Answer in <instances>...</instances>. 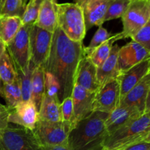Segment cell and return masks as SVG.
I'll return each mask as SVG.
<instances>
[{
	"instance_id": "obj_17",
	"label": "cell",
	"mask_w": 150,
	"mask_h": 150,
	"mask_svg": "<svg viewBox=\"0 0 150 150\" xmlns=\"http://www.w3.org/2000/svg\"><path fill=\"white\" fill-rule=\"evenodd\" d=\"M150 89V70L120 102V105L133 106L145 114V103Z\"/></svg>"
},
{
	"instance_id": "obj_16",
	"label": "cell",
	"mask_w": 150,
	"mask_h": 150,
	"mask_svg": "<svg viewBox=\"0 0 150 150\" xmlns=\"http://www.w3.org/2000/svg\"><path fill=\"white\" fill-rule=\"evenodd\" d=\"M142 115L144 114L135 107L120 105L114 111L108 114L105 120V125L108 135Z\"/></svg>"
},
{
	"instance_id": "obj_3",
	"label": "cell",
	"mask_w": 150,
	"mask_h": 150,
	"mask_svg": "<svg viewBox=\"0 0 150 150\" xmlns=\"http://www.w3.org/2000/svg\"><path fill=\"white\" fill-rule=\"evenodd\" d=\"M57 26L74 42H83L86 35L83 9L73 3L57 4Z\"/></svg>"
},
{
	"instance_id": "obj_2",
	"label": "cell",
	"mask_w": 150,
	"mask_h": 150,
	"mask_svg": "<svg viewBox=\"0 0 150 150\" xmlns=\"http://www.w3.org/2000/svg\"><path fill=\"white\" fill-rule=\"evenodd\" d=\"M108 114L94 111L70 130L67 146L70 150H101L108 133L105 122Z\"/></svg>"
},
{
	"instance_id": "obj_35",
	"label": "cell",
	"mask_w": 150,
	"mask_h": 150,
	"mask_svg": "<svg viewBox=\"0 0 150 150\" xmlns=\"http://www.w3.org/2000/svg\"><path fill=\"white\" fill-rule=\"evenodd\" d=\"M9 114L10 110L7 107L0 103V130H4L9 126Z\"/></svg>"
},
{
	"instance_id": "obj_18",
	"label": "cell",
	"mask_w": 150,
	"mask_h": 150,
	"mask_svg": "<svg viewBox=\"0 0 150 150\" xmlns=\"http://www.w3.org/2000/svg\"><path fill=\"white\" fill-rule=\"evenodd\" d=\"M120 47L117 44L113 45L109 57L103 64L97 68V79L100 87L115 79L121 74L118 64V53Z\"/></svg>"
},
{
	"instance_id": "obj_8",
	"label": "cell",
	"mask_w": 150,
	"mask_h": 150,
	"mask_svg": "<svg viewBox=\"0 0 150 150\" xmlns=\"http://www.w3.org/2000/svg\"><path fill=\"white\" fill-rule=\"evenodd\" d=\"M1 150H40L33 132L23 127L0 130Z\"/></svg>"
},
{
	"instance_id": "obj_36",
	"label": "cell",
	"mask_w": 150,
	"mask_h": 150,
	"mask_svg": "<svg viewBox=\"0 0 150 150\" xmlns=\"http://www.w3.org/2000/svg\"><path fill=\"white\" fill-rule=\"evenodd\" d=\"M123 150H150V142L144 140L135 142L123 148Z\"/></svg>"
},
{
	"instance_id": "obj_30",
	"label": "cell",
	"mask_w": 150,
	"mask_h": 150,
	"mask_svg": "<svg viewBox=\"0 0 150 150\" xmlns=\"http://www.w3.org/2000/svg\"><path fill=\"white\" fill-rule=\"evenodd\" d=\"M112 35L106 30L102 26H100L94 35L93 38L91 40L89 45L87 47H83V54L87 57H89L90 54L98 48V46L101 45L103 42L106 41L109 39Z\"/></svg>"
},
{
	"instance_id": "obj_21",
	"label": "cell",
	"mask_w": 150,
	"mask_h": 150,
	"mask_svg": "<svg viewBox=\"0 0 150 150\" xmlns=\"http://www.w3.org/2000/svg\"><path fill=\"white\" fill-rule=\"evenodd\" d=\"M60 102L58 99L44 95L39 109V120L50 122H62Z\"/></svg>"
},
{
	"instance_id": "obj_4",
	"label": "cell",
	"mask_w": 150,
	"mask_h": 150,
	"mask_svg": "<svg viewBox=\"0 0 150 150\" xmlns=\"http://www.w3.org/2000/svg\"><path fill=\"white\" fill-rule=\"evenodd\" d=\"M150 131V118L144 114L108 135L103 147L108 149L125 147L144 139Z\"/></svg>"
},
{
	"instance_id": "obj_49",
	"label": "cell",
	"mask_w": 150,
	"mask_h": 150,
	"mask_svg": "<svg viewBox=\"0 0 150 150\" xmlns=\"http://www.w3.org/2000/svg\"><path fill=\"white\" fill-rule=\"evenodd\" d=\"M149 70H150V63H149Z\"/></svg>"
},
{
	"instance_id": "obj_32",
	"label": "cell",
	"mask_w": 150,
	"mask_h": 150,
	"mask_svg": "<svg viewBox=\"0 0 150 150\" xmlns=\"http://www.w3.org/2000/svg\"><path fill=\"white\" fill-rule=\"evenodd\" d=\"M60 85L54 76L45 72V95L59 100Z\"/></svg>"
},
{
	"instance_id": "obj_6",
	"label": "cell",
	"mask_w": 150,
	"mask_h": 150,
	"mask_svg": "<svg viewBox=\"0 0 150 150\" xmlns=\"http://www.w3.org/2000/svg\"><path fill=\"white\" fill-rule=\"evenodd\" d=\"M150 18V0H132L122 17V39L134 36Z\"/></svg>"
},
{
	"instance_id": "obj_33",
	"label": "cell",
	"mask_w": 150,
	"mask_h": 150,
	"mask_svg": "<svg viewBox=\"0 0 150 150\" xmlns=\"http://www.w3.org/2000/svg\"><path fill=\"white\" fill-rule=\"evenodd\" d=\"M132 40L138 42L150 53V18L147 23L131 38Z\"/></svg>"
},
{
	"instance_id": "obj_34",
	"label": "cell",
	"mask_w": 150,
	"mask_h": 150,
	"mask_svg": "<svg viewBox=\"0 0 150 150\" xmlns=\"http://www.w3.org/2000/svg\"><path fill=\"white\" fill-rule=\"evenodd\" d=\"M60 110H61L62 122L68 125L70 130V123H71L73 112V100L71 96L67 97L63 100L60 104Z\"/></svg>"
},
{
	"instance_id": "obj_40",
	"label": "cell",
	"mask_w": 150,
	"mask_h": 150,
	"mask_svg": "<svg viewBox=\"0 0 150 150\" xmlns=\"http://www.w3.org/2000/svg\"><path fill=\"white\" fill-rule=\"evenodd\" d=\"M92 1H93V0H74V3L80 6L81 7H83L85 4H86L87 3L90 2Z\"/></svg>"
},
{
	"instance_id": "obj_13",
	"label": "cell",
	"mask_w": 150,
	"mask_h": 150,
	"mask_svg": "<svg viewBox=\"0 0 150 150\" xmlns=\"http://www.w3.org/2000/svg\"><path fill=\"white\" fill-rule=\"evenodd\" d=\"M149 57L150 53L142 45L133 40L130 41L119 50L118 64L120 71L123 73Z\"/></svg>"
},
{
	"instance_id": "obj_29",
	"label": "cell",
	"mask_w": 150,
	"mask_h": 150,
	"mask_svg": "<svg viewBox=\"0 0 150 150\" xmlns=\"http://www.w3.org/2000/svg\"><path fill=\"white\" fill-rule=\"evenodd\" d=\"M42 2V0H29L28 1L21 16L23 25L35 24Z\"/></svg>"
},
{
	"instance_id": "obj_19",
	"label": "cell",
	"mask_w": 150,
	"mask_h": 150,
	"mask_svg": "<svg viewBox=\"0 0 150 150\" xmlns=\"http://www.w3.org/2000/svg\"><path fill=\"white\" fill-rule=\"evenodd\" d=\"M111 0H93L85 4L83 9L86 30L92 26H102Z\"/></svg>"
},
{
	"instance_id": "obj_22",
	"label": "cell",
	"mask_w": 150,
	"mask_h": 150,
	"mask_svg": "<svg viewBox=\"0 0 150 150\" xmlns=\"http://www.w3.org/2000/svg\"><path fill=\"white\" fill-rule=\"evenodd\" d=\"M45 95V70L42 66L36 67L34 70L31 88V100L39 111L42 98Z\"/></svg>"
},
{
	"instance_id": "obj_45",
	"label": "cell",
	"mask_w": 150,
	"mask_h": 150,
	"mask_svg": "<svg viewBox=\"0 0 150 150\" xmlns=\"http://www.w3.org/2000/svg\"><path fill=\"white\" fill-rule=\"evenodd\" d=\"M1 79H0V94H1V86H1Z\"/></svg>"
},
{
	"instance_id": "obj_12",
	"label": "cell",
	"mask_w": 150,
	"mask_h": 150,
	"mask_svg": "<svg viewBox=\"0 0 150 150\" xmlns=\"http://www.w3.org/2000/svg\"><path fill=\"white\" fill-rule=\"evenodd\" d=\"M39 120V112L31 100L22 101L10 110L8 122L18 125L21 127L33 131Z\"/></svg>"
},
{
	"instance_id": "obj_43",
	"label": "cell",
	"mask_w": 150,
	"mask_h": 150,
	"mask_svg": "<svg viewBox=\"0 0 150 150\" xmlns=\"http://www.w3.org/2000/svg\"><path fill=\"white\" fill-rule=\"evenodd\" d=\"M5 1V0H0V12H1V8H2L3 5H4V3Z\"/></svg>"
},
{
	"instance_id": "obj_14",
	"label": "cell",
	"mask_w": 150,
	"mask_h": 150,
	"mask_svg": "<svg viewBox=\"0 0 150 150\" xmlns=\"http://www.w3.org/2000/svg\"><path fill=\"white\" fill-rule=\"evenodd\" d=\"M149 63L150 57L143 60L129 70L121 73L118 79L120 87V102L127 95V94L149 73Z\"/></svg>"
},
{
	"instance_id": "obj_11",
	"label": "cell",
	"mask_w": 150,
	"mask_h": 150,
	"mask_svg": "<svg viewBox=\"0 0 150 150\" xmlns=\"http://www.w3.org/2000/svg\"><path fill=\"white\" fill-rule=\"evenodd\" d=\"M95 95V92H91L79 85L75 84L71 94L73 112L70 123V130L79 122L89 117L94 112Z\"/></svg>"
},
{
	"instance_id": "obj_25",
	"label": "cell",
	"mask_w": 150,
	"mask_h": 150,
	"mask_svg": "<svg viewBox=\"0 0 150 150\" xmlns=\"http://www.w3.org/2000/svg\"><path fill=\"white\" fill-rule=\"evenodd\" d=\"M0 95L4 98L9 110L13 109L18 104L21 103L23 100L18 79L13 83L2 84Z\"/></svg>"
},
{
	"instance_id": "obj_7",
	"label": "cell",
	"mask_w": 150,
	"mask_h": 150,
	"mask_svg": "<svg viewBox=\"0 0 150 150\" xmlns=\"http://www.w3.org/2000/svg\"><path fill=\"white\" fill-rule=\"evenodd\" d=\"M32 132L40 146H67L70 127L62 122H50L38 120Z\"/></svg>"
},
{
	"instance_id": "obj_23",
	"label": "cell",
	"mask_w": 150,
	"mask_h": 150,
	"mask_svg": "<svg viewBox=\"0 0 150 150\" xmlns=\"http://www.w3.org/2000/svg\"><path fill=\"white\" fill-rule=\"evenodd\" d=\"M22 26L21 18L18 16L0 17V40L7 45L14 38Z\"/></svg>"
},
{
	"instance_id": "obj_28",
	"label": "cell",
	"mask_w": 150,
	"mask_h": 150,
	"mask_svg": "<svg viewBox=\"0 0 150 150\" xmlns=\"http://www.w3.org/2000/svg\"><path fill=\"white\" fill-rule=\"evenodd\" d=\"M132 0H111L104 18V23L108 21L122 18Z\"/></svg>"
},
{
	"instance_id": "obj_38",
	"label": "cell",
	"mask_w": 150,
	"mask_h": 150,
	"mask_svg": "<svg viewBox=\"0 0 150 150\" xmlns=\"http://www.w3.org/2000/svg\"><path fill=\"white\" fill-rule=\"evenodd\" d=\"M150 111V89L146 97V103H145V114H147Z\"/></svg>"
},
{
	"instance_id": "obj_9",
	"label": "cell",
	"mask_w": 150,
	"mask_h": 150,
	"mask_svg": "<svg viewBox=\"0 0 150 150\" xmlns=\"http://www.w3.org/2000/svg\"><path fill=\"white\" fill-rule=\"evenodd\" d=\"M53 33L33 25L30 31V62L35 67L42 66L49 55Z\"/></svg>"
},
{
	"instance_id": "obj_47",
	"label": "cell",
	"mask_w": 150,
	"mask_h": 150,
	"mask_svg": "<svg viewBox=\"0 0 150 150\" xmlns=\"http://www.w3.org/2000/svg\"><path fill=\"white\" fill-rule=\"evenodd\" d=\"M147 114V115H148V117H149V118H150V111H149V112H148L147 114Z\"/></svg>"
},
{
	"instance_id": "obj_24",
	"label": "cell",
	"mask_w": 150,
	"mask_h": 150,
	"mask_svg": "<svg viewBox=\"0 0 150 150\" xmlns=\"http://www.w3.org/2000/svg\"><path fill=\"white\" fill-rule=\"evenodd\" d=\"M121 39H122L121 32L112 35L109 39L103 42L100 46H98L90 54L89 57H89L92 63L96 66L97 68L102 65L104 62L109 57L111 48H112L113 45H114V42Z\"/></svg>"
},
{
	"instance_id": "obj_31",
	"label": "cell",
	"mask_w": 150,
	"mask_h": 150,
	"mask_svg": "<svg viewBox=\"0 0 150 150\" xmlns=\"http://www.w3.org/2000/svg\"><path fill=\"white\" fill-rule=\"evenodd\" d=\"M24 9L21 0H5L0 12V17L18 16L21 18Z\"/></svg>"
},
{
	"instance_id": "obj_41",
	"label": "cell",
	"mask_w": 150,
	"mask_h": 150,
	"mask_svg": "<svg viewBox=\"0 0 150 150\" xmlns=\"http://www.w3.org/2000/svg\"><path fill=\"white\" fill-rule=\"evenodd\" d=\"M123 148L124 147H121V148H116V149H108V148H105L103 147L101 150H123Z\"/></svg>"
},
{
	"instance_id": "obj_26",
	"label": "cell",
	"mask_w": 150,
	"mask_h": 150,
	"mask_svg": "<svg viewBox=\"0 0 150 150\" xmlns=\"http://www.w3.org/2000/svg\"><path fill=\"white\" fill-rule=\"evenodd\" d=\"M0 79L3 84L13 83L18 79L17 72L7 51L0 58Z\"/></svg>"
},
{
	"instance_id": "obj_39",
	"label": "cell",
	"mask_w": 150,
	"mask_h": 150,
	"mask_svg": "<svg viewBox=\"0 0 150 150\" xmlns=\"http://www.w3.org/2000/svg\"><path fill=\"white\" fill-rule=\"evenodd\" d=\"M6 51H7L6 44L4 43L2 40H0V58L2 57V55L4 54V52H5Z\"/></svg>"
},
{
	"instance_id": "obj_44",
	"label": "cell",
	"mask_w": 150,
	"mask_h": 150,
	"mask_svg": "<svg viewBox=\"0 0 150 150\" xmlns=\"http://www.w3.org/2000/svg\"><path fill=\"white\" fill-rule=\"evenodd\" d=\"M22 1V4H23V7H26V4H27V2H28V0H21Z\"/></svg>"
},
{
	"instance_id": "obj_10",
	"label": "cell",
	"mask_w": 150,
	"mask_h": 150,
	"mask_svg": "<svg viewBox=\"0 0 150 150\" xmlns=\"http://www.w3.org/2000/svg\"><path fill=\"white\" fill-rule=\"evenodd\" d=\"M120 105V87L119 79L105 83L95 92L94 111L109 114Z\"/></svg>"
},
{
	"instance_id": "obj_42",
	"label": "cell",
	"mask_w": 150,
	"mask_h": 150,
	"mask_svg": "<svg viewBox=\"0 0 150 150\" xmlns=\"http://www.w3.org/2000/svg\"><path fill=\"white\" fill-rule=\"evenodd\" d=\"M144 140L146 141V142H150V131L149 132V133H148V134L146 135V136L144 138Z\"/></svg>"
},
{
	"instance_id": "obj_37",
	"label": "cell",
	"mask_w": 150,
	"mask_h": 150,
	"mask_svg": "<svg viewBox=\"0 0 150 150\" xmlns=\"http://www.w3.org/2000/svg\"><path fill=\"white\" fill-rule=\"evenodd\" d=\"M40 150H70L66 145H59L54 146H40Z\"/></svg>"
},
{
	"instance_id": "obj_48",
	"label": "cell",
	"mask_w": 150,
	"mask_h": 150,
	"mask_svg": "<svg viewBox=\"0 0 150 150\" xmlns=\"http://www.w3.org/2000/svg\"><path fill=\"white\" fill-rule=\"evenodd\" d=\"M54 1H55L56 2H57V0H54Z\"/></svg>"
},
{
	"instance_id": "obj_5",
	"label": "cell",
	"mask_w": 150,
	"mask_h": 150,
	"mask_svg": "<svg viewBox=\"0 0 150 150\" xmlns=\"http://www.w3.org/2000/svg\"><path fill=\"white\" fill-rule=\"evenodd\" d=\"M33 25H23L14 38L6 45L17 73H26L30 64V31Z\"/></svg>"
},
{
	"instance_id": "obj_1",
	"label": "cell",
	"mask_w": 150,
	"mask_h": 150,
	"mask_svg": "<svg viewBox=\"0 0 150 150\" xmlns=\"http://www.w3.org/2000/svg\"><path fill=\"white\" fill-rule=\"evenodd\" d=\"M83 50V42L70 40L58 26L53 32L49 55L42 67L45 72L55 76L59 83L60 103L66 98L71 96Z\"/></svg>"
},
{
	"instance_id": "obj_27",
	"label": "cell",
	"mask_w": 150,
	"mask_h": 150,
	"mask_svg": "<svg viewBox=\"0 0 150 150\" xmlns=\"http://www.w3.org/2000/svg\"><path fill=\"white\" fill-rule=\"evenodd\" d=\"M35 68V65L30 62V64H29V66L26 73H17L21 90L22 100H23V101H27L31 100V88H32V74H33Z\"/></svg>"
},
{
	"instance_id": "obj_20",
	"label": "cell",
	"mask_w": 150,
	"mask_h": 150,
	"mask_svg": "<svg viewBox=\"0 0 150 150\" xmlns=\"http://www.w3.org/2000/svg\"><path fill=\"white\" fill-rule=\"evenodd\" d=\"M57 4L54 0H42L35 26L53 33L57 28Z\"/></svg>"
},
{
	"instance_id": "obj_15",
	"label": "cell",
	"mask_w": 150,
	"mask_h": 150,
	"mask_svg": "<svg viewBox=\"0 0 150 150\" xmlns=\"http://www.w3.org/2000/svg\"><path fill=\"white\" fill-rule=\"evenodd\" d=\"M75 84H78L91 92H96L100 85L97 79V67L89 57L83 54L76 71Z\"/></svg>"
},
{
	"instance_id": "obj_46",
	"label": "cell",
	"mask_w": 150,
	"mask_h": 150,
	"mask_svg": "<svg viewBox=\"0 0 150 150\" xmlns=\"http://www.w3.org/2000/svg\"><path fill=\"white\" fill-rule=\"evenodd\" d=\"M0 150H1V139H0Z\"/></svg>"
}]
</instances>
